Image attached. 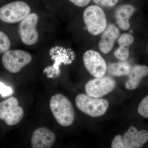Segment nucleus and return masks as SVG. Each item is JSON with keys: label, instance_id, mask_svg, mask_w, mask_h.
<instances>
[{"label": "nucleus", "instance_id": "1", "mask_svg": "<svg viewBox=\"0 0 148 148\" xmlns=\"http://www.w3.org/2000/svg\"><path fill=\"white\" fill-rule=\"evenodd\" d=\"M49 107L56 120L61 126L68 127L73 123L75 120V110L69 98L61 94L52 96Z\"/></svg>", "mask_w": 148, "mask_h": 148}, {"label": "nucleus", "instance_id": "2", "mask_svg": "<svg viewBox=\"0 0 148 148\" xmlns=\"http://www.w3.org/2000/svg\"><path fill=\"white\" fill-rule=\"evenodd\" d=\"M75 102L80 111L92 117L105 114L109 106V102L106 99L93 98L84 93L77 95Z\"/></svg>", "mask_w": 148, "mask_h": 148}, {"label": "nucleus", "instance_id": "3", "mask_svg": "<svg viewBox=\"0 0 148 148\" xmlns=\"http://www.w3.org/2000/svg\"><path fill=\"white\" fill-rule=\"evenodd\" d=\"M148 140V132L145 130L138 131L135 126L130 127L124 135H117L111 144L112 148H141Z\"/></svg>", "mask_w": 148, "mask_h": 148}, {"label": "nucleus", "instance_id": "4", "mask_svg": "<svg viewBox=\"0 0 148 148\" xmlns=\"http://www.w3.org/2000/svg\"><path fill=\"white\" fill-rule=\"evenodd\" d=\"M83 17L88 31L93 36L102 34L108 26L105 12L99 6L88 7L85 10Z\"/></svg>", "mask_w": 148, "mask_h": 148}, {"label": "nucleus", "instance_id": "5", "mask_svg": "<svg viewBox=\"0 0 148 148\" xmlns=\"http://www.w3.org/2000/svg\"><path fill=\"white\" fill-rule=\"evenodd\" d=\"M30 12L31 8L27 3L22 1L12 2L0 8V20L13 24L22 21Z\"/></svg>", "mask_w": 148, "mask_h": 148}, {"label": "nucleus", "instance_id": "6", "mask_svg": "<svg viewBox=\"0 0 148 148\" xmlns=\"http://www.w3.org/2000/svg\"><path fill=\"white\" fill-rule=\"evenodd\" d=\"M24 111L18 106L17 98L11 97L0 103V119L9 126H13L21 121Z\"/></svg>", "mask_w": 148, "mask_h": 148}, {"label": "nucleus", "instance_id": "7", "mask_svg": "<svg viewBox=\"0 0 148 148\" xmlns=\"http://www.w3.org/2000/svg\"><path fill=\"white\" fill-rule=\"evenodd\" d=\"M32 56L27 51L21 50H8L2 58L3 66L8 71L16 73L31 62Z\"/></svg>", "mask_w": 148, "mask_h": 148}, {"label": "nucleus", "instance_id": "8", "mask_svg": "<svg viewBox=\"0 0 148 148\" xmlns=\"http://www.w3.org/2000/svg\"><path fill=\"white\" fill-rule=\"evenodd\" d=\"M116 85V82L113 79L104 76L88 82L85 86V90L88 96L101 98L113 91Z\"/></svg>", "mask_w": 148, "mask_h": 148}, {"label": "nucleus", "instance_id": "9", "mask_svg": "<svg viewBox=\"0 0 148 148\" xmlns=\"http://www.w3.org/2000/svg\"><path fill=\"white\" fill-rule=\"evenodd\" d=\"M38 16L36 14H29L20 22L18 32L22 41L25 44L32 45L37 42L38 33L36 29Z\"/></svg>", "mask_w": 148, "mask_h": 148}, {"label": "nucleus", "instance_id": "10", "mask_svg": "<svg viewBox=\"0 0 148 148\" xmlns=\"http://www.w3.org/2000/svg\"><path fill=\"white\" fill-rule=\"evenodd\" d=\"M85 67L88 73L95 78L105 76L108 67L101 54L94 50H88L83 56Z\"/></svg>", "mask_w": 148, "mask_h": 148}, {"label": "nucleus", "instance_id": "11", "mask_svg": "<svg viewBox=\"0 0 148 148\" xmlns=\"http://www.w3.org/2000/svg\"><path fill=\"white\" fill-rule=\"evenodd\" d=\"M55 133L46 127H40L33 132L31 145L33 148H49L56 141Z\"/></svg>", "mask_w": 148, "mask_h": 148}, {"label": "nucleus", "instance_id": "12", "mask_svg": "<svg viewBox=\"0 0 148 148\" xmlns=\"http://www.w3.org/2000/svg\"><path fill=\"white\" fill-rule=\"evenodd\" d=\"M99 43V48L103 53H109L113 48L114 43L119 37V29L113 24L107 26L102 33Z\"/></svg>", "mask_w": 148, "mask_h": 148}, {"label": "nucleus", "instance_id": "13", "mask_svg": "<svg viewBox=\"0 0 148 148\" xmlns=\"http://www.w3.org/2000/svg\"><path fill=\"white\" fill-rule=\"evenodd\" d=\"M135 8L133 6L129 4L119 6L115 12V17L118 26L124 31L130 28V18L133 15Z\"/></svg>", "mask_w": 148, "mask_h": 148}, {"label": "nucleus", "instance_id": "14", "mask_svg": "<svg viewBox=\"0 0 148 148\" xmlns=\"http://www.w3.org/2000/svg\"><path fill=\"white\" fill-rule=\"evenodd\" d=\"M148 75V67L138 65L131 68L128 74L129 79L125 83V88L130 90H135L140 85L142 79Z\"/></svg>", "mask_w": 148, "mask_h": 148}, {"label": "nucleus", "instance_id": "15", "mask_svg": "<svg viewBox=\"0 0 148 148\" xmlns=\"http://www.w3.org/2000/svg\"><path fill=\"white\" fill-rule=\"evenodd\" d=\"M131 69L128 62L121 61L110 64L108 68V71L109 73L113 76L121 77L128 75Z\"/></svg>", "mask_w": 148, "mask_h": 148}, {"label": "nucleus", "instance_id": "16", "mask_svg": "<svg viewBox=\"0 0 148 148\" xmlns=\"http://www.w3.org/2000/svg\"><path fill=\"white\" fill-rule=\"evenodd\" d=\"M134 37L129 34H123L118 39V43L119 47L129 48L134 42Z\"/></svg>", "mask_w": 148, "mask_h": 148}, {"label": "nucleus", "instance_id": "17", "mask_svg": "<svg viewBox=\"0 0 148 148\" xmlns=\"http://www.w3.org/2000/svg\"><path fill=\"white\" fill-rule=\"evenodd\" d=\"M11 46L10 40L3 32L0 31V54L9 50Z\"/></svg>", "mask_w": 148, "mask_h": 148}, {"label": "nucleus", "instance_id": "18", "mask_svg": "<svg viewBox=\"0 0 148 148\" xmlns=\"http://www.w3.org/2000/svg\"><path fill=\"white\" fill-rule=\"evenodd\" d=\"M114 55L120 61H126L129 56V49L124 47H119L114 52Z\"/></svg>", "mask_w": 148, "mask_h": 148}, {"label": "nucleus", "instance_id": "19", "mask_svg": "<svg viewBox=\"0 0 148 148\" xmlns=\"http://www.w3.org/2000/svg\"><path fill=\"white\" fill-rule=\"evenodd\" d=\"M138 110L141 116L148 119V95L143 98L140 102Z\"/></svg>", "mask_w": 148, "mask_h": 148}, {"label": "nucleus", "instance_id": "20", "mask_svg": "<svg viewBox=\"0 0 148 148\" xmlns=\"http://www.w3.org/2000/svg\"><path fill=\"white\" fill-rule=\"evenodd\" d=\"M94 3L103 7L112 8L116 5L118 0H92Z\"/></svg>", "mask_w": 148, "mask_h": 148}, {"label": "nucleus", "instance_id": "21", "mask_svg": "<svg viewBox=\"0 0 148 148\" xmlns=\"http://www.w3.org/2000/svg\"><path fill=\"white\" fill-rule=\"evenodd\" d=\"M13 93L12 88L10 86H7L2 82H0V94L2 97L9 96Z\"/></svg>", "mask_w": 148, "mask_h": 148}, {"label": "nucleus", "instance_id": "22", "mask_svg": "<svg viewBox=\"0 0 148 148\" xmlns=\"http://www.w3.org/2000/svg\"><path fill=\"white\" fill-rule=\"evenodd\" d=\"M75 5L80 7H83L86 6L89 3L91 0H69Z\"/></svg>", "mask_w": 148, "mask_h": 148}]
</instances>
